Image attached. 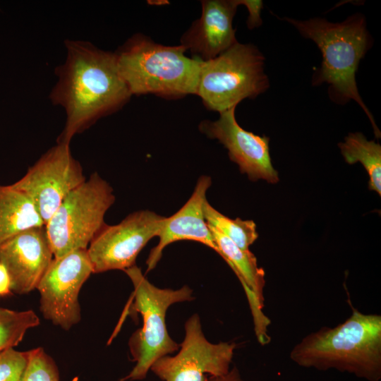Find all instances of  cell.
<instances>
[{"instance_id": "obj_1", "label": "cell", "mask_w": 381, "mask_h": 381, "mask_svg": "<svg viewBox=\"0 0 381 381\" xmlns=\"http://www.w3.org/2000/svg\"><path fill=\"white\" fill-rule=\"evenodd\" d=\"M65 44L66 59L55 70L58 80L49 97L66 114L57 143L69 145L75 135L120 109L132 95L119 73L115 53L89 42L66 40Z\"/></svg>"}, {"instance_id": "obj_2", "label": "cell", "mask_w": 381, "mask_h": 381, "mask_svg": "<svg viewBox=\"0 0 381 381\" xmlns=\"http://www.w3.org/2000/svg\"><path fill=\"white\" fill-rule=\"evenodd\" d=\"M301 367L334 369L367 381L381 380V315L353 308L342 323L306 336L290 353Z\"/></svg>"}, {"instance_id": "obj_3", "label": "cell", "mask_w": 381, "mask_h": 381, "mask_svg": "<svg viewBox=\"0 0 381 381\" xmlns=\"http://www.w3.org/2000/svg\"><path fill=\"white\" fill-rule=\"evenodd\" d=\"M285 20L304 37L312 40L321 51V67L313 74V85L328 84L329 97L338 104L351 99L356 102L370 119L376 137L380 138V131L359 95L356 82L359 62L372 45L364 17L354 14L338 23L318 18Z\"/></svg>"}, {"instance_id": "obj_4", "label": "cell", "mask_w": 381, "mask_h": 381, "mask_svg": "<svg viewBox=\"0 0 381 381\" xmlns=\"http://www.w3.org/2000/svg\"><path fill=\"white\" fill-rule=\"evenodd\" d=\"M180 45L165 46L137 34L116 52L119 73L131 95L179 98L195 94L202 61Z\"/></svg>"}, {"instance_id": "obj_5", "label": "cell", "mask_w": 381, "mask_h": 381, "mask_svg": "<svg viewBox=\"0 0 381 381\" xmlns=\"http://www.w3.org/2000/svg\"><path fill=\"white\" fill-rule=\"evenodd\" d=\"M123 271L133 285L134 301L131 307L141 314L143 326L132 334L128 342L135 365L121 381L140 380L146 377L157 360L179 349L180 345L168 333L166 313L176 303L193 299V291L188 286L179 289L157 287L136 265Z\"/></svg>"}, {"instance_id": "obj_6", "label": "cell", "mask_w": 381, "mask_h": 381, "mask_svg": "<svg viewBox=\"0 0 381 381\" xmlns=\"http://www.w3.org/2000/svg\"><path fill=\"white\" fill-rule=\"evenodd\" d=\"M265 57L251 44L236 42L217 57L202 61L196 95L210 110L223 112L269 87Z\"/></svg>"}, {"instance_id": "obj_7", "label": "cell", "mask_w": 381, "mask_h": 381, "mask_svg": "<svg viewBox=\"0 0 381 381\" xmlns=\"http://www.w3.org/2000/svg\"><path fill=\"white\" fill-rule=\"evenodd\" d=\"M114 202L113 188L97 172L73 190L45 225L54 258L87 249Z\"/></svg>"}, {"instance_id": "obj_8", "label": "cell", "mask_w": 381, "mask_h": 381, "mask_svg": "<svg viewBox=\"0 0 381 381\" xmlns=\"http://www.w3.org/2000/svg\"><path fill=\"white\" fill-rule=\"evenodd\" d=\"M85 180L70 145L57 143L12 185L31 200L46 225L64 199Z\"/></svg>"}, {"instance_id": "obj_9", "label": "cell", "mask_w": 381, "mask_h": 381, "mask_svg": "<svg viewBox=\"0 0 381 381\" xmlns=\"http://www.w3.org/2000/svg\"><path fill=\"white\" fill-rule=\"evenodd\" d=\"M185 336L175 356L157 360L150 370L163 381H206L207 377L227 373L236 347L235 343L209 341L200 317L194 314L185 322Z\"/></svg>"}, {"instance_id": "obj_10", "label": "cell", "mask_w": 381, "mask_h": 381, "mask_svg": "<svg viewBox=\"0 0 381 381\" xmlns=\"http://www.w3.org/2000/svg\"><path fill=\"white\" fill-rule=\"evenodd\" d=\"M93 273L87 249L54 258L37 289L44 318L68 330L81 318L80 290Z\"/></svg>"}, {"instance_id": "obj_11", "label": "cell", "mask_w": 381, "mask_h": 381, "mask_svg": "<svg viewBox=\"0 0 381 381\" xmlns=\"http://www.w3.org/2000/svg\"><path fill=\"white\" fill-rule=\"evenodd\" d=\"M164 217L149 210L133 212L115 225L104 224L87 250L93 273L124 270L135 265L138 255L157 236Z\"/></svg>"}, {"instance_id": "obj_12", "label": "cell", "mask_w": 381, "mask_h": 381, "mask_svg": "<svg viewBox=\"0 0 381 381\" xmlns=\"http://www.w3.org/2000/svg\"><path fill=\"white\" fill-rule=\"evenodd\" d=\"M236 107L219 113V118L214 121H202L200 131L223 144L229 151L230 159L238 165L241 172L246 174L249 179L278 182V173L272 164L270 155L269 138L257 135L241 127L235 117Z\"/></svg>"}, {"instance_id": "obj_13", "label": "cell", "mask_w": 381, "mask_h": 381, "mask_svg": "<svg viewBox=\"0 0 381 381\" xmlns=\"http://www.w3.org/2000/svg\"><path fill=\"white\" fill-rule=\"evenodd\" d=\"M53 258L45 226L28 229L0 245V263L8 272L11 291L18 294L37 289Z\"/></svg>"}, {"instance_id": "obj_14", "label": "cell", "mask_w": 381, "mask_h": 381, "mask_svg": "<svg viewBox=\"0 0 381 381\" xmlns=\"http://www.w3.org/2000/svg\"><path fill=\"white\" fill-rule=\"evenodd\" d=\"M201 4V16L183 34L181 45L193 59L207 61L238 42L232 22L239 4L238 0H205Z\"/></svg>"}, {"instance_id": "obj_15", "label": "cell", "mask_w": 381, "mask_h": 381, "mask_svg": "<svg viewBox=\"0 0 381 381\" xmlns=\"http://www.w3.org/2000/svg\"><path fill=\"white\" fill-rule=\"evenodd\" d=\"M211 183L210 177H200L186 204L172 216L164 218L157 234L159 243L150 250L146 261L147 272L156 267L165 247L179 241L199 242L218 253V248L204 214L206 193Z\"/></svg>"}, {"instance_id": "obj_16", "label": "cell", "mask_w": 381, "mask_h": 381, "mask_svg": "<svg viewBox=\"0 0 381 381\" xmlns=\"http://www.w3.org/2000/svg\"><path fill=\"white\" fill-rule=\"evenodd\" d=\"M44 226L24 193L12 184H0V245L23 231Z\"/></svg>"}, {"instance_id": "obj_17", "label": "cell", "mask_w": 381, "mask_h": 381, "mask_svg": "<svg viewBox=\"0 0 381 381\" xmlns=\"http://www.w3.org/2000/svg\"><path fill=\"white\" fill-rule=\"evenodd\" d=\"M349 164L361 162L369 175L368 188L381 195V146L361 133H351L338 144Z\"/></svg>"}, {"instance_id": "obj_18", "label": "cell", "mask_w": 381, "mask_h": 381, "mask_svg": "<svg viewBox=\"0 0 381 381\" xmlns=\"http://www.w3.org/2000/svg\"><path fill=\"white\" fill-rule=\"evenodd\" d=\"M207 223L231 240L240 249L248 250L258 238L256 225L252 220L231 219L215 210L207 201L204 205Z\"/></svg>"}, {"instance_id": "obj_19", "label": "cell", "mask_w": 381, "mask_h": 381, "mask_svg": "<svg viewBox=\"0 0 381 381\" xmlns=\"http://www.w3.org/2000/svg\"><path fill=\"white\" fill-rule=\"evenodd\" d=\"M40 324L32 310L16 311L0 307V352L17 346L26 332Z\"/></svg>"}, {"instance_id": "obj_20", "label": "cell", "mask_w": 381, "mask_h": 381, "mask_svg": "<svg viewBox=\"0 0 381 381\" xmlns=\"http://www.w3.org/2000/svg\"><path fill=\"white\" fill-rule=\"evenodd\" d=\"M20 381H59V373L54 361L43 349L29 351L26 368Z\"/></svg>"}, {"instance_id": "obj_21", "label": "cell", "mask_w": 381, "mask_h": 381, "mask_svg": "<svg viewBox=\"0 0 381 381\" xmlns=\"http://www.w3.org/2000/svg\"><path fill=\"white\" fill-rule=\"evenodd\" d=\"M29 351L10 348L0 352V381H20L26 368Z\"/></svg>"}, {"instance_id": "obj_22", "label": "cell", "mask_w": 381, "mask_h": 381, "mask_svg": "<svg viewBox=\"0 0 381 381\" xmlns=\"http://www.w3.org/2000/svg\"><path fill=\"white\" fill-rule=\"evenodd\" d=\"M239 5H244L249 13L247 20V25L249 29L260 26L262 20L260 11L262 8V1L238 0Z\"/></svg>"}, {"instance_id": "obj_23", "label": "cell", "mask_w": 381, "mask_h": 381, "mask_svg": "<svg viewBox=\"0 0 381 381\" xmlns=\"http://www.w3.org/2000/svg\"><path fill=\"white\" fill-rule=\"evenodd\" d=\"M206 381H245L241 376L238 369L234 366L229 371L219 376H209Z\"/></svg>"}, {"instance_id": "obj_24", "label": "cell", "mask_w": 381, "mask_h": 381, "mask_svg": "<svg viewBox=\"0 0 381 381\" xmlns=\"http://www.w3.org/2000/svg\"><path fill=\"white\" fill-rule=\"evenodd\" d=\"M11 292L10 279L4 266L0 263V296L8 295Z\"/></svg>"}]
</instances>
